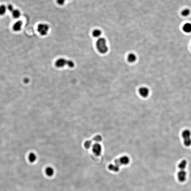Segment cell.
<instances>
[{
	"label": "cell",
	"mask_w": 191,
	"mask_h": 191,
	"mask_svg": "<svg viewBox=\"0 0 191 191\" xmlns=\"http://www.w3.org/2000/svg\"><path fill=\"white\" fill-rule=\"evenodd\" d=\"M96 45L98 52L102 54L106 53L108 50L107 42L105 39L104 38H98L96 42Z\"/></svg>",
	"instance_id": "1"
},
{
	"label": "cell",
	"mask_w": 191,
	"mask_h": 191,
	"mask_svg": "<svg viewBox=\"0 0 191 191\" xmlns=\"http://www.w3.org/2000/svg\"><path fill=\"white\" fill-rule=\"evenodd\" d=\"M55 66L57 68H62L65 66H67L70 68H73L74 67L75 64L72 60L61 58L56 61Z\"/></svg>",
	"instance_id": "2"
},
{
	"label": "cell",
	"mask_w": 191,
	"mask_h": 191,
	"mask_svg": "<svg viewBox=\"0 0 191 191\" xmlns=\"http://www.w3.org/2000/svg\"><path fill=\"white\" fill-rule=\"evenodd\" d=\"M183 143L185 146L189 147L191 145V132L188 129L183 130L182 133Z\"/></svg>",
	"instance_id": "3"
},
{
	"label": "cell",
	"mask_w": 191,
	"mask_h": 191,
	"mask_svg": "<svg viewBox=\"0 0 191 191\" xmlns=\"http://www.w3.org/2000/svg\"><path fill=\"white\" fill-rule=\"evenodd\" d=\"M49 28V26L47 24H40L38 25L37 30L40 35L44 36L47 35Z\"/></svg>",
	"instance_id": "4"
},
{
	"label": "cell",
	"mask_w": 191,
	"mask_h": 191,
	"mask_svg": "<svg viewBox=\"0 0 191 191\" xmlns=\"http://www.w3.org/2000/svg\"><path fill=\"white\" fill-rule=\"evenodd\" d=\"M130 162V159L127 156H123L119 159H116L114 161L116 165L120 166L122 165H126Z\"/></svg>",
	"instance_id": "5"
},
{
	"label": "cell",
	"mask_w": 191,
	"mask_h": 191,
	"mask_svg": "<svg viewBox=\"0 0 191 191\" xmlns=\"http://www.w3.org/2000/svg\"><path fill=\"white\" fill-rule=\"evenodd\" d=\"M102 148L99 144L95 143L92 147V151L96 156H100L101 154Z\"/></svg>",
	"instance_id": "6"
},
{
	"label": "cell",
	"mask_w": 191,
	"mask_h": 191,
	"mask_svg": "<svg viewBox=\"0 0 191 191\" xmlns=\"http://www.w3.org/2000/svg\"><path fill=\"white\" fill-rule=\"evenodd\" d=\"M187 172L184 170H180L177 174V177L180 182H183L185 181L187 178Z\"/></svg>",
	"instance_id": "7"
},
{
	"label": "cell",
	"mask_w": 191,
	"mask_h": 191,
	"mask_svg": "<svg viewBox=\"0 0 191 191\" xmlns=\"http://www.w3.org/2000/svg\"><path fill=\"white\" fill-rule=\"evenodd\" d=\"M140 95L143 97L146 98L149 95V91L147 87H140L139 90Z\"/></svg>",
	"instance_id": "8"
},
{
	"label": "cell",
	"mask_w": 191,
	"mask_h": 191,
	"mask_svg": "<svg viewBox=\"0 0 191 191\" xmlns=\"http://www.w3.org/2000/svg\"><path fill=\"white\" fill-rule=\"evenodd\" d=\"M22 22L21 21H17L13 26L14 30L15 31H19L21 30L22 26Z\"/></svg>",
	"instance_id": "9"
},
{
	"label": "cell",
	"mask_w": 191,
	"mask_h": 191,
	"mask_svg": "<svg viewBox=\"0 0 191 191\" xmlns=\"http://www.w3.org/2000/svg\"><path fill=\"white\" fill-rule=\"evenodd\" d=\"M183 30L185 32L189 33L191 32V24L187 23L183 25Z\"/></svg>",
	"instance_id": "10"
},
{
	"label": "cell",
	"mask_w": 191,
	"mask_h": 191,
	"mask_svg": "<svg viewBox=\"0 0 191 191\" xmlns=\"http://www.w3.org/2000/svg\"><path fill=\"white\" fill-rule=\"evenodd\" d=\"M45 171L46 175L49 177L52 176L54 174V169L51 167H48L46 168Z\"/></svg>",
	"instance_id": "11"
},
{
	"label": "cell",
	"mask_w": 191,
	"mask_h": 191,
	"mask_svg": "<svg viewBox=\"0 0 191 191\" xmlns=\"http://www.w3.org/2000/svg\"><path fill=\"white\" fill-rule=\"evenodd\" d=\"M187 162L186 160H182L178 165V167L180 170H184L187 167Z\"/></svg>",
	"instance_id": "12"
},
{
	"label": "cell",
	"mask_w": 191,
	"mask_h": 191,
	"mask_svg": "<svg viewBox=\"0 0 191 191\" xmlns=\"http://www.w3.org/2000/svg\"><path fill=\"white\" fill-rule=\"evenodd\" d=\"M137 57L136 55L133 53H131L129 54L127 56V60L130 63H133L136 60Z\"/></svg>",
	"instance_id": "13"
},
{
	"label": "cell",
	"mask_w": 191,
	"mask_h": 191,
	"mask_svg": "<svg viewBox=\"0 0 191 191\" xmlns=\"http://www.w3.org/2000/svg\"><path fill=\"white\" fill-rule=\"evenodd\" d=\"M108 168L112 171L117 172L119 170V167L116 165L110 164L109 165Z\"/></svg>",
	"instance_id": "14"
},
{
	"label": "cell",
	"mask_w": 191,
	"mask_h": 191,
	"mask_svg": "<svg viewBox=\"0 0 191 191\" xmlns=\"http://www.w3.org/2000/svg\"><path fill=\"white\" fill-rule=\"evenodd\" d=\"M36 158L37 157L36 155L34 153H31L29 154L28 156V159L31 163L35 162L36 160Z\"/></svg>",
	"instance_id": "15"
},
{
	"label": "cell",
	"mask_w": 191,
	"mask_h": 191,
	"mask_svg": "<svg viewBox=\"0 0 191 191\" xmlns=\"http://www.w3.org/2000/svg\"><path fill=\"white\" fill-rule=\"evenodd\" d=\"M102 32L100 29H96L92 32V35L95 38H99L101 35Z\"/></svg>",
	"instance_id": "16"
},
{
	"label": "cell",
	"mask_w": 191,
	"mask_h": 191,
	"mask_svg": "<svg viewBox=\"0 0 191 191\" xmlns=\"http://www.w3.org/2000/svg\"><path fill=\"white\" fill-rule=\"evenodd\" d=\"M12 16L15 18H18L21 15V12L20 11L17 9H14L12 12Z\"/></svg>",
	"instance_id": "17"
},
{
	"label": "cell",
	"mask_w": 191,
	"mask_h": 191,
	"mask_svg": "<svg viewBox=\"0 0 191 191\" xmlns=\"http://www.w3.org/2000/svg\"><path fill=\"white\" fill-rule=\"evenodd\" d=\"M7 9L6 6L3 5L0 6V15H3L6 13Z\"/></svg>",
	"instance_id": "18"
},
{
	"label": "cell",
	"mask_w": 191,
	"mask_h": 191,
	"mask_svg": "<svg viewBox=\"0 0 191 191\" xmlns=\"http://www.w3.org/2000/svg\"><path fill=\"white\" fill-rule=\"evenodd\" d=\"M190 10L188 9H185L183 10L181 12L182 15L183 16H187L190 14Z\"/></svg>",
	"instance_id": "19"
},
{
	"label": "cell",
	"mask_w": 191,
	"mask_h": 191,
	"mask_svg": "<svg viewBox=\"0 0 191 191\" xmlns=\"http://www.w3.org/2000/svg\"><path fill=\"white\" fill-rule=\"evenodd\" d=\"M92 142L90 140H87L86 141L84 144V146L85 148L88 149L91 147Z\"/></svg>",
	"instance_id": "20"
},
{
	"label": "cell",
	"mask_w": 191,
	"mask_h": 191,
	"mask_svg": "<svg viewBox=\"0 0 191 191\" xmlns=\"http://www.w3.org/2000/svg\"><path fill=\"white\" fill-rule=\"evenodd\" d=\"M93 140L94 141L98 142H100L102 141V138L101 136L97 135L94 137V139H93Z\"/></svg>",
	"instance_id": "21"
},
{
	"label": "cell",
	"mask_w": 191,
	"mask_h": 191,
	"mask_svg": "<svg viewBox=\"0 0 191 191\" xmlns=\"http://www.w3.org/2000/svg\"><path fill=\"white\" fill-rule=\"evenodd\" d=\"M7 9L8 10V11H9L10 12H12V11H13V10H14L13 6L11 5H9L8 6Z\"/></svg>",
	"instance_id": "22"
},
{
	"label": "cell",
	"mask_w": 191,
	"mask_h": 191,
	"mask_svg": "<svg viewBox=\"0 0 191 191\" xmlns=\"http://www.w3.org/2000/svg\"><path fill=\"white\" fill-rule=\"evenodd\" d=\"M66 0H57V2L60 5H63L64 4Z\"/></svg>",
	"instance_id": "23"
},
{
	"label": "cell",
	"mask_w": 191,
	"mask_h": 191,
	"mask_svg": "<svg viewBox=\"0 0 191 191\" xmlns=\"http://www.w3.org/2000/svg\"><path fill=\"white\" fill-rule=\"evenodd\" d=\"M24 81L26 83H27L29 81V79L28 78H25V79H24Z\"/></svg>",
	"instance_id": "24"
}]
</instances>
